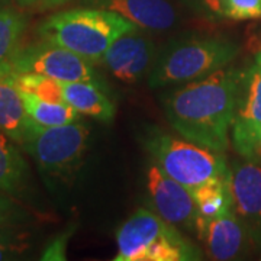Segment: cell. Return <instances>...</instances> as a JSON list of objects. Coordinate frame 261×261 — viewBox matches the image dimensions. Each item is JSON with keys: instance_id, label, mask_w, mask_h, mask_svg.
Here are the masks:
<instances>
[{"instance_id": "cell-1", "label": "cell", "mask_w": 261, "mask_h": 261, "mask_svg": "<svg viewBox=\"0 0 261 261\" xmlns=\"http://www.w3.org/2000/svg\"><path fill=\"white\" fill-rule=\"evenodd\" d=\"M241 68L224 67L163 97L168 123L185 140L224 152L232 126Z\"/></svg>"}, {"instance_id": "cell-2", "label": "cell", "mask_w": 261, "mask_h": 261, "mask_svg": "<svg viewBox=\"0 0 261 261\" xmlns=\"http://www.w3.org/2000/svg\"><path fill=\"white\" fill-rule=\"evenodd\" d=\"M135 29L138 27L119 13L87 6L48 16L39 25L38 35L93 63L102 60L118 38Z\"/></svg>"}, {"instance_id": "cell-3", "label": "cell", "mask_w": 261, "mask_h": 261, "mask_svg": "<svg viewBox=\"0 0 261 261\" xmlns=\"http://www.w3.org/2000/svg\"><path fill=\"white\" fill-rule=\"evenodd\" d=\"M240 54V45L228 38L185 37L170 41L151 67L148 86L163 89L203 79L229 65Z\"/></svg>"}, {"instance_id": "cell-4", "label": "cell", "mask_w": 261, "mask_h": 261, "mask_svg": "<svg viewBox=\"0 0 261 261\" xmlns=\"http://www.w3.org/2000/svg\"><path fill=\"white\" fill-rule=\"evenodd\" d=\"M115 261H193L200 251L154 211L138 209L116 232Z\"/></svg>"}, {"instance_id": "cell-5", "label": "cell", "mask_w": 261, "mask_h": 261, "mask_svg": "<svg viewBox=\"0 0 261 261\" xmlns=\"http://www.w3.org/2000/svg\"><path fill=\"white\" fill-rule=\"evenodd\" d=\"M140 141L160 167L189 190L207 180L231 176L222 152L177 140L159 126L144 128Z\"/></svg>"}, {"instance_id": "cell-6", "label": "cell", "mask_w": 261, "mask_h": 261, "mask_svg": "<svg viewBox=\"0 0 261 261\" xmlns=\"http://www.w3.org/2000/svg\"><path fill=\"white\" fill-rule=\"evenodd\" d=\"M89 137V126L80 121L42 126L31 119L20 148L35 161L47 181H60L70 177L82 164Z\"/></svg>"}, {"instance_id": "cell-7", "label": "cell", "mask_w": 261, "mask_h": 261, "mask_svg": "<svg viewBox=\"0 0 261 261\" xmlns=\"http://www.w3.org/2000/svg\"><path fill=\"white\" fill-rule=\"evenodd\" d=\"M9 65L16 73H39L61 83L89 82L105 87L92 61L45 39L19 48Z\"/></svg>"}, {"instance_id": "cell-8", "label": "cell", "mask_w": 261, "mask_h": 261, "mask_svg": "<svg viewBox=\"0 0 261 261\" xmlns=\"http://www.w3.org/2000/svg\"><path fill=\"white\" fill-rule=\"evenodd\" d=\"M231 138L233 148L243 159H254L261 142V51L241 70Z\"/></svg>"}, {"instance_id": "cell-9", "label": "cell", "mask_w": 261, "mask_h": 261, "mask_svg": "<svg viewBox=\"0 0 261 261\" xmlns=\"http://www.w3.org/2000/svg\"><path fill=\"white\" fill-rule=\"evenodd\" d=\"M145 190L152 211L176 228H195L199 211L190 190L170 177L159 164H151L145 174Z\"/></svg>"}, {"instance_id": "cell-10", "label": "cell", "mask_w": 261, "mask_h": 261, "mask_svg": "<svg viewBox=\"0 0 261 261\" xmlns=\"http://www.w3.org/2000/svg\"><path fill=\"white\" fill-rule=\"evenodd\" d=\"M229 190L232 211L251 235L261 243V160L244 159L231 167Z\"/></svg>"}, {"instance_id": "cell-11", "label": "cell", "mask_w": 261, "mask_h": 261, "mask_svg": "<svg viewBox=\"0 0 261 261\" xmlns=\"http://www.w3.org/2000/svg\"><path fill=\"white\" fill-rule=\"evenodd\" d=\"M197 237L205 243L207 255L216 261L240 258L250 248V232L237 218L232 209L224 211L214 218L197 215L195 222Z\"/></svg>"}, {"instance_id": "cell-12", "label": "cell", "mask_w": 261, "mask_h": 261, "mask_svg": "<svg viewBox=\"0 0 261 261\" xmlns=\"http://www.w3.org/2000/svg\"><path fill=\"white\" fill-rule=\"evenodd\" d=\"M155 45L138 29L119 37L103 54L102 61L108 71L126 84L137 83L154 64Z\"/></svg>"}, {"instance_id": "cell-13", "label": "cell", "mask_w": 261, "mask_h": 261, "mask_svg": "<svg viewBox=\"0 0 261 261\" xmlns=\"http://www.w3.org/2000/svg\"><path fill=\"white\" fill-rule=\"evenodd\" d=\"M90 8L112 10L145 31H167L177 22V13L168 0H82Z\"/></svg>"}, {"instance_id": "cell-14", "label": "cell", "mask_w": 261, "mask_h": 261, "mask_svg": "<svg viewBox=\"0 0 261 261\" xmlns=\"http://www.w3.org/2000/svg\"><path fill=\"white\" fill-rule=\"evenodd\" d=\"M31 118L27 113L22 93L13 79L9 65L0 64V129L10 140L22 145Z\"/></svg>"}, {"instance_id": "cell-15", "label": "cell", "mask_w": 261, "mask_h": 261, "mask_svg": "<svg viewBox=\"0 0 261 261\" xmlns=\"http://www.w3.org/2000/svg\"><path fill=\"white\" fill-rule=\"evenodd\" d=\"M29 186V167L20 145L0 129V192L23 199Z\"/></svg>"}, {"instance_id": "cell-16", "label": "cell", "mask_w": 261, "mask_h": 261, "mask_svg": "<svg viewBox=\"0 0 261 261\" xmlns=\"http://www.w3.org/2000/svg\"><path fill=\"white\" fill-rule=\"evenodd\" d=\"M103 86L89 82L63 83L65 102L80 115L90 116L99 122H112L116 109L112 100L103 93Z\"/></svg>"}, {"instance_id": "cell-17", "label": "cell", "mask_w": 261, "mask_h": 261, "mask_svg": "<svg viewBox=\"0 0 261 261\" xmlns=\"http://www.w3.org/2000/svg\"><path fill=\"white\" fill-rule=\"evenodd\" d=\"M229 177L207 180L199 186L190 189L199 215L203 218H214L224 211L232 209V199L229 190Z\"/></svg>"}, {"instance_id": "cell-18", "label": "cell", "mask_w": 261, "mask_h": 261, "mask_svg": "<svg viewBox=\"0 0 261 261\" xmlns=\"http://www.w3.org/2000/svg\"><path fill=\"white\" fill-rule=\"evenodd\" d=\"M20 93L28 116L42 126H60L80 121V113L68 103L45 102L34 94Z\"/></svg>"}, {"instance_id": "cell-19", "label": "cell", "mask_w": 261, "mask_h": 261, "mask_svg": "<svg viewBox=\"0 0 261 261\" xmlns=\"http://www.w3.org/2000/svg\"><path fill=\"white\" fill-rule=\"evenodd\" d=\"M27 18L12 9L0 8V64L9 63L20 45Z\"/></svg>"}, {"instance_id": "cell-20", "label": "cell", "mask_w": 261, "mask_h": 261, "mask_svg": "<svg viewBox=\"0 0 261 261\" xmlns=\"http://www.w3.org/2000/svg\"><path fill=\"white\" fill-rule=\"evenodd\" d=\"M13 79L20 92L34 94L45 102L67 103L63 92V83L56 79H51L39 73H16V71H13Z\"/></svg>"}, {"instance_id": "cell-21", "label": "cell", "mask_w": 261, "mask_h": 261, "mask_svg": "<svg viewBox=\"0 0 261 261\" xmlns=\"http://www.w3.org/2000/svg\"><path fill=\"white\" fill-rule=\"evenodd\" d=\"M29 247V232L23 229V225L0 228V261L22 258Z\"/></svg>"}, {"instance_id": "cell-22", "label": "cell", "mask_w": 261, "mask_h": 261, "mask_svg": "<svg viewBox=\"0 0 261 261\" xmlns=\"http://www.w3.org/2000/svg\"><path fill=\"white\" fill-rule=\"evenodd\" d=\"M222 16L231 20L261 18V0H224Z\"/></svg>"}, {"instance_id": "cell-23", "label": "cell", "mask_w": 261, "mask_h": 261, "mask_svg": "<svg viewBox=\"0 0 261 261\" xmlns=\"http://www.w3.org/2000/svg\"><path fill=\"white\" fill-rule=\"evenodd\" d=\"M29 218L28 211L19 203L18 199L0 192V228L27 224Z\"/></svg>"}, {"instance_id": "cell-24", "label": "cell", "mask_w": 261, "mask_h": 261, "mask_svg": "<svg viewBox=\"0 0 261 261\" xmlns=\"http://www.w3.org/2000/svg\"><path fill=\"white\" fill-rule=\"evenodd\" d=\"M74 226H68L63 232L57 235L53 241H49L45 250L42 251L41 260H65V251H67V245L70 238L74 233Z\"/></svg>"}, {"instance_id": "cell-25", "label": "cell", "mask_w": 261, "mask_h": 261, "mask_svg": "<svg viewBox=\"0 0 261 261\" xmlns=\"http://www.w3.org/2000/svg\"><path fill=\"white\" fill-rule=\"evenodd\" d=\"M196 15L209 20H219L222 16V3L224 0H183Z\"/></svg>"}, {"instance_id": "cell-26", "label": "cell", "mask_w": 261, "mask_h": 261, "mask_svg": "<svg viewBox=\"0 0 261 261\" xmlns=\"http://www.w3.org/2000/svg\"><path fill=\"white\" fill-rule=\"evenodd\" d=\"M70 0H16L19 6L25 9H35V10H45L54 9L61 5H64Z\"/></svg>"}]
</instances>
